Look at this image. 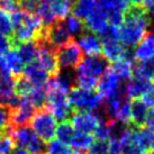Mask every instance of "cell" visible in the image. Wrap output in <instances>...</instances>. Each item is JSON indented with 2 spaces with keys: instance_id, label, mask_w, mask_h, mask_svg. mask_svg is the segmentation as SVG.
I'll list each match as a JSON object with an SVG mask.
<instances>
[{
  "instance_id": "e575fe53",
  "label": "cell",
  "mask_w": 154,
  "mask_h": 154,
  "mask_svg": "<svg viewBox=\"0 0 154 154\" xmlns=\"http://www.w3.org/2000/svg\"><path fill=\"white\" fill-rule=\"evenodd\" d=\"M114 122L124 126H128L131 124V100L129 99H123L118 110L116 112Z\"/></svg>"
},
{
  "instance_id": "30bf717a",
  "label": "cell",
  "mask_w": 154,
  "mask_h": 154,
  "mask_svg": "<svg viewBox=\"0 0 154 154\" xmlns=\"http://www.w3.org/2000/svg\"><path fill=\"white\" fill-rule=\"evenodd\" d=\"M55 53L59 68L63 69V70L75 69L83 59L81 50L77 42H74V41H70L65 45L57 48Z\"/></svg>"
},
{
  "instance_id": "db71d44e",
  "label": "cell",
  "mask_w": 154,
  "mask_h": 154,
  "mask_svg": "<svg viewBox=\"0 0 154 154\" xmlns=\"http://www.w3.org/2000/svg\"><path fill=\"white\" fill-rule=\"evenodd\" d=\"M74 154H88V153H74Z\"/></svg>"
},
{
  "instance_id": "83f0119b",
  "label": "cell",
  "mask_w": 154,
  "mask_h": 154,
  "mask_svg": "<svg viewBox=\"0 0 154 154\" xmlns=\"http://www.w3.org/2000/svg\"><path fill=\"white\" fill-rule=\"evenodd\" d=\"M94 141V136L91 134H85V133L75 132L71 143L69 144L70 147L77 153H85L89 151L90 146L92 145Z\"/></svg>"
},
{
  "instance_id": "ffe728a7",
  "label": "cell",
  "mask_w": 154,
  "mask_h": 154,
  "mask_svg": "<svg viewBox=\"0 0 154 154\" xmlns=\"http://www.w3.org/2000/svg\"><path fill=\"white\" fill-rule=\"evenodd\" d=\"M23 74L26 80H28L33 86L36 87L46 86L50 80V74L44 69L41 68L36 62L24 66Z\"/></svg>"
},
{
  "instance_id": "7c38bea8",
  "label": "cell",
  "mask_w": 154,
  "mask_h": 154,
  "mask_svg": "<svg viewBox=\"0 0 154 154\" xmlns=\"http://www.w3.org/2000/svg\"><path fill=\"white\" fill-rule=\"evenodd\" d=\"M38 41H44L54 50L60 48L71 41V36L63 25V22H56L50 27H44Z\"/></svg>"
},
{
  "instance_id": "9a60e30c",
  "label": "cell",
  "mask_w": 154,
  "mask_h": 154,
  "mask_svg": "<svg viewBox=\"0 0 154 154\" xmlns=\"http://www.w3.org/2000/svg\"><path fill=\"white\" fill-rule=\"evenodd\" d=\"M77 44L81 50L82 54L86 56H96L101 54L103 43L96 33L85 30L78 36Z\"/></svg>"
},
{
  "instance_id": "d590c367",
  "label": "cell",
  "mask_w": 154,
  "mask_h": 154,
  "mask_svg": "<svg viewBox=\"0 0 154 154\" xmlns=\"http://www.w3.org/2000/svg\"><path fill=\"white\" fill-rule=\"evenodd\" d=\"M44 154H74L70 145L59 140H51L45 144Z\"/></svg>"
},
{
  "instance_id": "5bb4252c",
  "label": "cell",
  "mask_w": 154,
  "mask_h": 154,
  "mask_svg": "<svg viewBox=\"0 0 154 154\" xmlns=\"http://www.w3.org/2000/svg\"><path fill=\"white\" fill-rule=\"evenodd\" d=\"M36 111V108L25 98H20L17 107L10 110V127H18L27 125Z\"/></svg>"
},
{
  "instance_id": "cb8c5ba5",
  "label": "cell",
  "mask_w": 154,
  "mask_h": 154,
  "mask_svg": "<svg viewBox=\"0 0 154 154\" xmlns=\"http://www.w3.org/2000/svg\"><path fill=\"white\" fill-rule=\"evenodd\" d=\"M5 63H6V69H7V73L15 77H19L23 73L24 70V63H23L20 56L18 54L17 50L15 48H10L7 53L4 54Z\"/></svg>"
},
{
  "instance_id": "d6a6232c",
  "label": "cell",
  "mask_w": 154,
  "mask_h": 154,
  "mask_svg": "<svg viewBox=\"0 0 154 154\" xmlns=\"http://www.w3.org/2000/svg\"><path fill=\"white\" fill-rule=\"evenodd\" d=\"M75 134V131L73 128V126L71 125V123L69 120L65 122H61L60 124H57L55 132V137L56 140L63 142L65 144H70L72 141L73 136Z\"/></svg>"
},
{
  "instance_id": "11a10c76",
  "label": "cell",
  "mask_w": 154,
  "mask_h": 154,
  "mask_svg": "<svg viewBox=\"0 0 154 154\" xmlns=\"http://www.w3.org/2000/svg\"><path fill=\"white\" fill-rule=\"evenodd\" d=\"M152 149H153V151H154V144H153V146H152Z\"/></svg>"
},
{
  "instance_id": "ab89813d",
  "label": "cell",
  "mask_w": 154,
  "mask_h": 154,
  "mask_svg": "<svg viewBox=\"0 0 154 154\" xmlns=\"http://www.w3.org/2000/svg\"><path fill=\"white\" fill-rule=\"evenodd\" d=\"M10 127V110L7 106L0 103V133L7 132Z\"/></svg>"
},
{
  "instance_id": "c3c4849f",
  "label": "cell",
  "mask_w": 154,
  "mask_h": 154,
  "mask_svg": "<svg viewBox=\"0 0 154 154\" xmlns=\"http://www.w3.org/2000/svg\"><path fill=\"white\" fill-rule=\"evenodd\" d=\"M147 17H149V24H150V30L154 33V9L147 11Z\"/></svg>"
},
{
  "instance_id": "f5cc1de1",
  "label": "cell",
  "mask_w": 154,
  "mask_h": 154,
  "mask_svg": "<svg viewBox=\"0 0 154 154\" xmlns=\"http://www.w3.org/2000/svg\"><path fill=\"white\" fill-rule=\"evenodd\" d=\"M43 1H46V2H51L52 0H43Z\"/></svg>"
},
{
  "instance_id": "bcb514c9",
  "label": "cell",
  "mask_w": 154,
  "mask_h": 154,
  "mask_svg": "<svg viewBox=\"0 0 154 154\" xmlns=\"http://www.w3.org/2000/svg\"><path fill=\"white\" fill-rule=\"evenodd\" d=\"M142 100L149 106L150 108H154V83L152 85L151 89L146 92L143 97H142Z\"/></svg>"
},
{
  "instance_id": "816d5d0a",
  "label": "cell",
  "mask_w": 154,
  "mask_h": 154,
  "mask_svg": "<svg viewBox=\"0 0 154 154\" xmlns=\"http://www.w3.org/2000/svg\"><path fill=\"white\" fill-rule=\"evenodd\" d=\"M146 154H154V151H151V152H149V153H146Z\"/></svg>"
},
{
  "instance_id": "f907efd6",
  "label": "cell",
  "mask_w": 154,
  "mask_h": 154,
  "mask_svg": "<svg viewBox=\"0 0 154 154\" xmlns=\"http://www.w3.org/2000/svg\"><path fill=\"white\" fill-rule=\"evenodd\" d=\"M129 1H131V4L135 5L136 7H141L142 2H143V0H129Z\"/></svg>"
},
{
  "instance_id": "484cf974",
  "label": "cell",
  "mask_w": 154,
  "mask_h": 154,
  "mask_svg": "<svg viewBox=\"0 0 154 154\" xmlns=\"http://www.w3.org/2000/svg\"><path fill=\"white\" fill-rule=\"evenodd\" d=\"M97 9V0H75L73 1L72 15L85 20Z\"/></svg>"
},
{
  "instance_id": "d4e9b609",
  "label": "cell",
  "mask_w": 154,
  "mask_h": 154,
  "mask_svg": "<svg viewBox=\"0 0 154 154\" xmlns=\"http://www.w3.org/2000/svg\"><path fill=\"white\" fill-rule=\"evenodd\" d=\"M134 59L133 57H127L124 60H120L118 62L112 63L109 68L119 77V79L123 82L129 81L134 77Z\"/></svg>"
},
{
  "instance_id": "7a4b0ae2",
  "label": "cell",
  "mask_w": 154,
  "mask_h": 154,
  "mask_svg": "<svg viewBox=\"0 0 154 154\" xmlns=\"http://www.w3.org/2000/svg\"><path fill=\"white\" fill-rule=\"evenodd\" d=\"M13 25V44L25 43L30 41H38L44 26L36 14L26 13L18 9L10 14Z\"/></svg>"
},
{
  "instance_id": "d6986e66",
  "label": "cell",
  "mask_w": 154,
  "mask_h": 154,
  "mask_svg": "<svg viewBox=\"0 0 154 154\" xmlns=\"http://www.w3.org/2000/svg\"><path fill=\"white\" fill-rule=\"evenodd\" d=\"M133 53V59L137 62L149 61L154 59V33L149 32L137 44Z\"/></svg>"
},
{
  "instance_id": "e0dca14e",
  "label": "cell",
  "mask_w": 154,
  "mask_h": 154,
  "mask_svg": "<svg viewBox=\"0 0 154 154\" xmlns=\"http://www.w3.org/2000/svg\"><path fill=\"white\" fill-rule=\"evenodd\" d=\"M153 82L143 78L133 77L129 81L124 83V98L133 99L142 98L151 89Z\"/></svg>"
},
{
  "instance_id": "681fc988",
  "label": "cell",
  "mask_w": 154,
  "mask_h": 154,
  "mask_svg": "<svg viewBox=\"0 0 154 154\" xmlns=\"http://www.w3.org/2000/svg\"><path fill=\"white\" fill-rule=\"evenodd\" d=\"M10 154H30L29 152L25 149H23V147H15L13 151H11V153Z\"/></svg>"
},
{
  "instance_id": "4fadbf2b",
  "label": "cell",
  "mask_w": 154,
  "mask_h": 154,
  "mask_svg": "<svg viewBox=\"0 0 154 154\" xmlns=\"http://www.w3.org/2000/svg\"><path fill=\"white\" fill-rule=\"evenodd\" d=\"M39 44V52L36 63L44 69L48 74H55L59 72V64L56 60L55 50L48 43L44 41H38Z\"/></svg>"
},
{
  "instance_id": "b9f144b4",
  "label": "cell",
  "mask_w": 154,
  "mask_h": 154,
  "mask_svg": "<svg viewBox=\"0 0 154 154\" xmlns=\"http://www.w3.org/2000/svg\"><path fill=\"white\" fill-rule=\"evenodd\" d=\"M0 9L10 15L20 9V0H0Z\"/></svg>"
},
{
  "instance_id": "ee69618b",
  "label": "cell",
  "mask_w": 154,
  "mask_h": 154,
  "mask_svg": "<svg viewBox=\"0 0 154 154\" xmlns=\"http://www.w3.org/2000/svg\"><path fill=\"white\" fill-rule=\"evenodd\" d=\"M11 46H13V41L10 39V37L0 33V55H4L5 53H7L11 48Z\"/></svg>"
},
{
  "instance_id": "7dc6e473",
  "label": "cell",
  "mask_w": 154,
  "mask_h": 154,
  "mask_svg": "<svg viewBox=\"0 0 154 154\" xmlns=\"http://www.w3.org/2000/svg\"><path fill=\"white\" fill-rule=\"evenodd\" d=\"M144 126H146V127H149L150 129H153L154 131V108H150L149 114L146 116Z\"/></svg>"
},
{
  "instance_id": "277c9868",
  "label": "cell",
  "mask_w": 154,
  "mask_h": 154,
  "mask_svg": "<svg viewBox=\"0 0 154 154\" xmlns=\"http://www.w3.org/2000/svg\"><path fill=\"white\" fill-rule=\"evenodd\" d=\"M69 103L73 109L78 111H96L101 109L103 98L96 90H83L73 88L68 94Z\"/></svg>"
},
{
  "instance_id": "5b68a950",
  "label": "cell",
  "mask_w": 154,
  "mask_h": 154,
  "mask_svg": "<svg viewBox=\"0 0 154 154\" xmlns=\"http://www.w3.org/2000/svg\"><path fill=\"white\" fill-rule=\"evenodd\" d=\"M30 128L43 142H48L55 137L57 120L45 108H39L30 119Z\"/></svg>"
},
{
  "instance_id": "1f68e13d",
  "label": "cell",
  "mask_w": 154,
  "mask_h": 154,
  "mask_svg": "<svg viewBox=\"0 0 154 154\" xmlns=\"http://www.w3.org/2000/svg\"><path fill=\"white\" fill-rule=\"evenodd\" d=\"M134 77L143 78L153 81L154 80V59L138 62L134 65Z\"/></svg>"
},
{
  "instance_id": "8fae6325",
  "label": "cell",
  "mask_w": 154,
  "mask_h": 154,
  "mask_svg": "<svg viewBox=\"0 0 154 154\" xmlns=\"http://www.w3.org/2000/svg\"><path fill=\"white\" fill-rule=\"evenodd\" d=\"M75 74H83L99 79L107 72L109 69V62L103 56H86L81 60L77 68Z\"/></svg>"
},
{
  "instance_id": "74e56055",
  "label": "cell",
  "mask_w": 154,
  "mask_h": 154,
  "mask_svg": "<svg viewBox=\"0 0 154 154\" xmlns=\"http://www.w3.org/2000/svg\"><path fill=\"white\" fill-rule=\"evenodd\" d=\"M98 37L100 38L101 43L106 42H112V41H119V27L112 26L110 24H107L103 28L99 30Z\"/></svg>"
},
{
  "instance_id": "f35d334b",
  "label": "cell",
  "mask_w": 154,
  "mask_h": 154,
  "mask_svg": "<svg viewBox=\"0 0 154 154\" xmlns=\"http://www.w3.org/2000/svg\"><path fill=\"white\" fill-rule=\"evenodd\" d=\"M15 145L14 138L8 132L0 133V154H10Z\"/></svg>"
},
{
  "instance_id": "52a82bcc",
  "label": "cell",
  "mask_w": 154,
  "mask_h": 154,
  "mask_svg": "<svg viewBox=\"0 0 154 154\" xmlns=\"http://www.w3.org/2000/svg\"><path fill=\"white\" fill-rule=\"evenodd\" d=\"M44 106V108L50 111L56 120L65 122L70 119L73 114V108L69 103L68 94H61L57 91L48 90L46 103Z\"/></svg>"
},
{
  "instance_id": "f6af8a7d",
  "label": "cell",
  "mask_w": 154,
  "mask_h": 154,
  "mask_svg": "<svg viewBox=\"0 0 154 154\" xmlns=\"http://www.w3.org/2000/svg\"><path fill=\"white\" fill-rule=\"evenodd\" d=\"M39 0H20V9L26 13L35 14Z\"/></svg>"
},
{
  "instance_id": "3957f363",
  "label": "cell",
  "mask_w": 154,
  "mask_h": 154,
  "mask_svg": "<svg viewBox=\"0 0 154 154\" xmlns=\"http://www.w3.org/2000/svg\"><path fill=\"white\" fill-rule=\"evenodd\" d=\"M7 132L11 135L15 144L18 147L25 149L30 154H44L45 142L35 134L30 126L24 125L18 127H9Z\"/></svg>"
},
{
  "instance_id": "60d3db41",
  "label": "cell",
  "mask_w": 154,
  "mask_h": 154,
  "mask_svg": "<svg viewBox=\"0 0 154 154\" xmlns=\"http://www.w3.org/2000/svg\"><path fill=\"white\" fill-rule=\"evenodd\" d=\"M88 152V154H108V141L94 140Z\"/></svg>"
},
{
  "instance_id": "603a6c76",
  "label": "cell",
  "mask_w": 154,
  "mask_h": 154,
  "mask_svg": "<svg viewBox=\"0 0 154 154\" xmlns=\"http://www.w3.org/2000/svg\"><path fill=\"white\" fill-rule=\"evenodd\" d=\"M16 80L13 75L0 72V103L7 105L9 99L16 94Z\"/></svg>"
},
{
  "instance_id": "44dd1931",
  "label": "cell",
  "mask_w": 154,
  "mask_h": 154,
  "mask_svg": "<svg viewBox=\"0 0 154 154\" xmlns=\"http://www.w3.org/2000/svg\"><path fill=\"white\" fill-rule=\"evenodd\" d=\"M149 110L150 107L141 98L133 99L131 101V124L134 125L135 127L143 126Z\"/></svg>"
},
{
  "instance_id": "836d02e7",
  "label": "cell",
  "mask_w": 154,
  "mask_h": 154,
  "mask_svg": "<svg viewBox=\"0 0 154 154\" xmlns=\"http://www.w3.org/2000/svg\"><path fill=\"white\" fill-rule=\"evenodd\" d=\"M63 25L66 28V30L69 32V34L71 37L74 36H79L80 34H82L86 30V26L85 23L82 22L81 19H79L78 17H75L74 15H70L63 20Z\"/></svg>"
},
{
  "instance_id": "ac0fdd59",
  "label": "cell",
  "mask_w": 154,
  "mask_h": 154,
  "mask_svg": "<svg viewBox=\"0 0 154 154\" xmlns=\"http://www.w3.org/2000/svg\"><path fill=\"white\" fill-rule=\"evenodd\" d=\"M74 86V75L71 71L64 70L62 72H59L53 74V77L50 78L47 82V89L57 91L61 94H68Z\"/></svg>"
},
{
  "instance_id": "4316f807",
  "label": "cell",
  "mask_w": 154,
  "mask_h": 154,
  "mask_svg": "<svg viewBox=\"0 0 154 154\" xmlns=\"http://www.w3.org/2000/svg\"><path fill=\"white\" fill-rule=\"evenodd\" d=\"M48 4L56 22H63L72 13L73 0H52Z\"/></svg>"
},
{
  "instance_id": "6da1fadb",
  "label": "cell",
  "mask_w": 154,
  "mask_h": 154,
  "mask_svg": "<svg viewBox=\"0 0 154 154\" xmlns=\"http://www.w3.org/2000/svg\"><path fill=\"white\" fill-rule=\"evenodd\" d=\"M150 30L147 11L142 7L129 8L119 26V42L125 47H135Z\"/></svg>"
},
{
  "instance_id": "8992f818",
  "label": "cell",
  "mask_w": 154,
  "mask_h": 154,
  "mask_svg": "<svg viewBox=\"0 0 154 154\" xmlns=\"http://www.w3.org/2000/svg\"><path fill=\"white\" fill-rule=\"evenodd\" d=\"M97 7L107 17L108 24L119 27L131 8L129 0H97Z\"/></svg>"
},
{
  "instance_id": "4dcf8cb0",
  "label": "cell",
  "mask_w": 154,
  "mask_h": 154,
  "mask_svg": "<svg viewBox=\"0 0 154 154\" xmlns=\"http://www.w3.org/2000/svg\"><path fill=\"white\" fill-rule=\"evenodd\" d=\"M35 14L38 16L44 27H50L54 23H56V19L54 17V15H53V13H52L51 7H50V4L46 2V1L39 0L37 8L35 10Z\"/></svg>"
},
{
  "instance_id": "9c48e42d",
  "label": "cell",
  "mask_w": 154,
  "mask_h": 154,
  "mask_svg": "<svg viewBox=\"0 0 154 154\" xmlns=\"http://www.w3.org/2000/svg\"><path fill=\"white\" fill-rule=\"evenodd\" d=\"M105 118L98 111H77L70 117V123L74 131L78 133H85L94 135V129L97 128L100 120Z\"/></svg>"
},
{
  "instance_id": "7bdbcfd3",
  "label": "cell",
  "mask_w": 154,
  "mask_h": 154,
  "mask_svg": "<svg viewBox=\"0 0 154 154\" xmlns=\"http://www.w3.org/2000/svg\"><path fill=\"white\" fill-rule=\"evenodd\" d=\"M108 154H123V147L117 137L108 140Z\"/></svg>"
},
{
  "instance_id": "7402d4cb",
  "label": "cell",
  "mask_w": 154,
  "mask_h": 154,
  "mask_svg": "<svg viewBox=\"0 0 154 154\" xmlns=\"http://www.w3.org/2000/svg\"><path fill=\"white\" fill-rule=\"evenodd\" d=\"M16 50H17L20 59H22L23 63L27 65L36 62L39 52V44L36 41L25 42V43L18 44Z\"/></svg>"
},
{
  "instance_id": "ba28073f",
  "label": "cell",
  "mask_w": 154,
  "mask_h": 154,
  "mask_svg": "<svg viewBox=\"0 0 154 154\" xmlns=\"http://www.w3.org/2000/svg\"><path fill=\"white\" fill-rule=\"evenodd\" d=\"M124 83L125 82L122 81L119 77L109 68L99 80L97 86L98 94L103 100L124 97Z\"/></svg>"
},
{
  "instance_id": "2e32d148",
  "label": "cell",
  "mask_w": 154,
  "mask_h": 154,
  "mask_svg": "<svg viewBox=\"0 0 154 154\" xmlns=\"http://www.w3.org/2000/svg\"><path fill=\"white\" fill-rule=\"evenodd\" d=\"M101 54L109 63H115L120 60H124L127 57H133V53L131 48L125 47L119 41H112L103 43Z\"/></svg>"
},
{
  "instance_id": "8d00e7d4",
  "label": "cell",
  "mask_w": 154,
  "mask_h": 154,
  "mask_svg": "<svg viewBox=\"0 0 154 154\" xmlns=\"http://www.w3.org/2000/svg\"><path fill=\"white\" fill-rule=\"evenodd\" d=\"M112 135V120L107 119L106 117L100 120L97 128L94 129V136L97 140L108 141Z\"/></svg>"
},
{
  "instance_id": "f1b7e54d",
  "label": "cell",
  "mask_w": 154,
  "mask_h": 154,
  "mask_svg": "<svg viewBox=\"0 0 154 154\" xmlns=\"http://www.w3.org/2000/svg\"><path fill=\"white\" fill-rule=\"evenodd\" d=\"M107 24L108 20L106 15L100 9H98V7H97V9L94 10V13L92 15H90L87 19H85L86 29H88L89 32H92V33H96V34L101 28H103Z\"/></svg>"
},
{
  "instance_id": "f546056e",
  "label": "cell",
  "mask_w": 154,
  "mask_h": 154,
  "mask_svg": "<svg viewBox=\"0 0 154 154\" xmlns=\"http://www.w3.org/2000/svg\"><path fill=\"white\" fill-rule=\"evenodd\" d=\"M47 94H48L47 85L39 87L34 86L29 94H27V97H25V99H27L36 109H39V108H43L46 103Z\"/></svg>"
}]
</instances>
